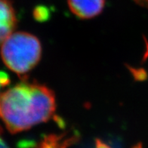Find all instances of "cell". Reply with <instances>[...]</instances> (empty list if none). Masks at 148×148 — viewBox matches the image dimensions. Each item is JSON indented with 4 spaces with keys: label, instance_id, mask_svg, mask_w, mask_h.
I'll return each instance as SVG.
<instances>
[{
    "label": "cell",
    "instance_id": "3",
    "mask_svg": "<svg viewBox=\"0 0 148 148\" xmlns=\"http://www.w3.org/2000/svg\"><path fill=\"white\" fill-rule=\"evenodd\" d=\"M69 8L80 19H91L102 12L105 0H67Z\"/></svg>",
    "mask_w": 148,
    "mask_h": 148
},
{
    "label": "cell",
    "instance_id": "6",
    "mask_svg": "<svg viewBox=\"0 0 148 148\" xmlns=\"http://www.w3.org/2000/svg\"><path fill=\"white\" fill-rule=\"evenodd\" d=\"M137 3L140 4V5L148 7V0H134Z\"/></svg>",
    "mask_w": 148,
    "mask_h": 148
},
{
    "label": "cell",
    "instance_id": "5",
    "mask_svg": "<svg viewBox=\"0 0 148 148\" xmlns=\"http://www.w3.org/2000/svg\"><path fill=\"white\" fill-rule=\"evenodd\" d=\"M8 77L7 74L3 73H0V89L2 87L5 86H7L8 83Z\"/></svg>",
    "mask_w": 148,
    "mask_h": 148
},
{
    "label": "cell",
    "instance_id": "2",
    "mask_svg": "<svg viewBox=\"0 0 148 148\" xmlns=\"http://www.w3.org/2000/svg\"><path fill=\"white\" fill-rule=\"evenodd\" d=\"M41 55V43L30 33H12L2 44L1 56L3 62L8 69L20 76L34 68Z\"/></svg>",
    "mask_w": 148,
    "mask_h": 148
},
{
    "label": "cell",
    "instance_id": "4",
    "mask_svg": "<svg viewBox=\"0 0 148 148\" xmlns=\"http://www.w3.org/2000/svg\"><path fill=\"white\" fill-rule=\"evenodd\" d=\"M17 24V18L10 0H0V44L13 33Z\"/></svg>",
    "mask_w": 148,
    "mask_h": 148
},
{
    "label": "cell",
    "instance_id": "7",
    "mask_svg": "<svg viewBox=\"0 0 148 148\" xmlns=\"http://www.w3.org/2000/svg\"><path fill=\"white\" fill-rule=\"evenodd\" d=\"M0 148H8V145L6 144V143L1 137H0Z\"/></svg>",
    "mask_w": 148,
    "mask_h": 148
},
{
    "label": "cell",
    "instance_id": "1",
    "mask_svg": "<svg viewBox=\"0 0 148 148\" xmlns=\"http://www.w3.org/2000/svg\"><path fill=\"white\" fill-rule=\"evenodd\" d=\"M56 109L54 92L36 82H21L0 95V119L12 134L51 119Z\"/></svg>",
    "mask_w": 148,
    "mask_h": 148
}]
</instances>
